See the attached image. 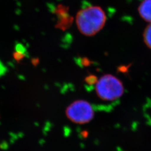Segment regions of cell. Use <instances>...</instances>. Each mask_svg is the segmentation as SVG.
Here are the masks:
<instances>
[{
    "mask_svg": "<svg viewBox=\"0 0 151 151\" xmlns=\"http://www.w3.org/2000/svg\"><path fill=\"white\" fill-rule=\"evenodd\" d=\"M138 14L143 20L151 22V0H143L138 9Z\"/></svg>",
    "mask_w": 151,
    "mask_h": 151,
    "instance_id": "277c9868",
    "label": "cell"
},
{
    "mask_svg": "<svg viewBox=\"0 0 151 151\" xmlns=\"http://www.w3.org/2000/svg\"><path fill=\"white\" fill-rule=\"evenodd\" d=\"M66 116L71 122L77 124L88 123L94 116V110L91 104L84 100H76L67 108Z\"/></svg>",
    "mask_w": 151,
    "mask_h": 151,
    "instance_id": "3957f363",
    "label": "cell"
},
{
    "mask_svg": "<svg viewBox=\"0 0 151 151\" xmlns=\"http://www.w3.org/2000/svg\"><path fill=\"white\" fill-rule=\"evenodd\" d=\"M143 38L146 46L151 49V22L145 28L143 34Z\"/></svg>",
    "mask_w": 151,
    "mask_h": 151,
    "instance_id": "5b68a950",
    "label": "cell"
},
{
    "mask_svg": "<svg viewBox=\"0 0 151 151\" xmlns=\"http://www.w3.org/2000/svg\"><path fill=\"white\" fill-rule=\"evenodd\" d=\"M97 96L106 101H113L122 97L124 92L122 82L110 74L103 76L95 86Z\"/></svg>",
    "mask_w": 151,
    "mask_h": 151,
    "instance_id": "7a4b0ae2",
    "label": "cell"
},
{
    "mask_svg": "<svg viewBox=\"0 0 151 151\" xmlns=\"http://www.w3.org/2000/svg\"><path fill=\"white\" fill-rule=\"evenodd\" d=\"M106 22V15L103 9L91 6L78 11L76 23L79 32L83 35L92 37L100 32Z\"/></svg>",
    "mask_w": 151,
    "mask_h": 151,
    "instance_id": "6da1fadb",
    "label": "cell"
}]
</instances>
